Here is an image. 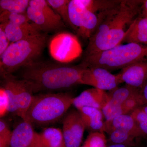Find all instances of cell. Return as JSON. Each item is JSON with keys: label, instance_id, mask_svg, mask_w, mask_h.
<instances>
[{"label": "cell", "instance_id": "cell-1", "mask_svg": "<svg viewBox=\"0 0 147 147\" xmlns=\"http://www.w3.org/2000/svg\"><path fill=\"white\" fill-rule=\"evenodd\" d=\"M143 1L122 0L115 8L98 14L100 23L89 38L84 56L108 50L120 45L129 27L139 16Z\"/></svg>", "mask_w": 147, "mask_h": 147}, {"label": "cell", "instance_id": "cell-24", "mask_svg": "<svg viewBox=\"0 0 147 147\" xmlns=\"http://www.w3.org/2000/svg\"><path fill=\"white\" fill-rule=\"evenodd\" d=\"M0 21L1 24L10 23L17 25H23L31 22L26 13H10L7 11L1 12Z\"/></svg>", "mask_w": 147, "mask_h": 147}, {"label": "cell", "instance_id": "cell-10", "mask_svg": "<svg viewBox=\"0 0 147 147\" xmlns=\"http://www.w3.org/2000/svg\"><path fill=\"white\" fill-rule=\"evenodd\" d=\"M81 84L89 85L102 90L115 89L121 84L117 75L102 68L84 69L81 75Z\"/></svg>", "mask_w": 147, "mask_h": 147}, {"label": "cell", "instance_id": "cell-2", "mask_svg": "<svg viewBox=\"0 0 147 147\" xmlns=\"http://www.w3.org/2000/svg\"><path fill=\"white\" fill-rule=\"evenodd\" d=\"M65 64L39 61L18 70V78L30 84L34 93L65 89L81 84V75L86 68L80 64L71 66Z\"/></svg>", "mask_w": 147, "mask_h": 147}, {"label": "cell", "instance_id": "cell-36", "mask_svg": "<svg viewBox=\"0 0 147 147\" xmlns=\"http://www.w3.org/2000/svg\"><path fill=\"white\" fill-rule=\"evenodd\" d=\"M59 147H66V146L65 145L64 143V142H63V143H62L60 145Z\"/></svg>", "mask_w": 147, "mask_h": 147}, {"label": "cell", "instance_id": "cell-23", "mask_svg": "<svg viewBox=\"0 0 147 147\" xmlns=\"http://www.w3.org/2000/svg\"><path fill=\"white\" fill-rule=\"evenodd\" d=\"M47 3L60 16L65 24L72 28L69 16L68 0H47Z\"/></svg>", "mask_w": 147, "mask_h": 147}, {"label": "cell", "instance_id": "cell-7", "mask_svg": "<svg viewBox=\"0 0 147 147\" xmlns=\"http://www.w3.org/2000/svg\"><path fill=\"white\" fill-rule=\"evenodd\" d=\"M27 16L43 32L57 31L65 27L60 16L45 0H31L26 11Z\"/></svg>", "mask_w": 147, "mask_h": 147}, {"label": "cell", "instance_id": "cell-9", "mask_svg": "<svg viewBox=\"0 0 147 147\" xmlns=\"http://www.w3.org/2000/svg\"><path fill=\"white\" fill-rule=\"evenodd\" d=\"M68 10L72 28L79 36L89 39L100 23L98 15L87 9L78 0L70 1Z\"/></svg>", "mask_w": 147, "mask_h": 147}, {"label": "cell", "instance_id": "cell-33", "mask_svg": "<svg viewBox=\"0 0 147 147\" xmlns=\"http://www.w3.org/2000/svg\"><path fill=\"white\" fill-rule=\"evenodd\" d=\"M142 111L147 115V103L139 108Z\"/></svg>", "mask_w": 147, "mask_h": 147}, {"label": "cell", "instance_id": "cell-3", "mask_svg": "<svg viewBox=\"0 0 147 147\" xmlns=\"http://www.w3.org/2000/svg\"><path fill=\"white\" fill-rule=\"evenodd\" d=\"M48 41L47 33L41 32L11 42L0 56L1 76L11 74L40 61Z\"/></svg>", "mask_w": 147, "mask_h": 147}, {"label": "cell", "instance_id": "cell-37", "mask_svg": "<svg viewBox=\"0 0 147 147\" xmlns=\"http://www.w3.org/2000/svg\"></svg>", "mask_w": 147, "mask_h": 147}, {"label": "cell", "instance_id": "cell-14", "mask_svg": "<svg viewBox=\"0 0 147 147\" xmlns=\"http://www.w3.org/2000/svg\"><path fill=\"white\" fill-rule=\"evenodd\" d=\"M120 83L141 90L147 82V62L133 64L117 74Z\"/></svg>", "mask_w": 147, "mask_h": 147}, {"label": "cell", "instance_id": "cell-32", "mask_svg": "<svg viewBox=\"0 0 147 147\" xmlns=\"http://www.w3.org/2000/svg\"><path fill=\"white\" fill-rule=\"evenodd\" d=\"M128 146H126V145L123 144H111L110 146H107V147H129Z\"/></svg>", "mask_w": 147, "mask_h": 147}, {"label": "cell", "instance_id": "cell-4", "mask_svg": "<svg viewBox=\"0 0 147 147\" xmlns=\"http://www.w3.org/2000/svg\"><path fill=\"white\" fill-rule=\"evenodd\" d=\"M142 62H147V45L127 43L84 56L80 64L84 68L100 67L110 71Z\"/></svg>", "mask_w": 147, "mask_h": 147}, {"label": "cell", "instance_id": "cell-34", "mask_svg": "<svg viewBox=\"0 0 147 147\" xmlns=\"http://www.w3.org/2000/svg\"><path fill=\"white\" fill-rule=\"evenodd\" d=\"M82 147H89V143L88 142V140H86V142L84 143V145H83Z\"/></svg>", "mask_w": 147, "mask_h": 147}, {"label": "cell", "instance_id": "cell-25", "mask_svg": "<svg viewBox=\"0 0 147 147\" xmlns=\"http://www.w3.org/2000/svg\"><path fill=\"white\" fill-rule=\"evenodd\" d=\"M141 131L147 138V115L140 109L137 108L130 113Z\"/></svg>", "mask_w": 147, "mask_h": 147}, {"label": "cell", "instance_id": "cell-27", "mask_svg": "<svg viewBox=\"0 0 147 147\" xmlns=\"http://www.w3.org/2000/svg\"><path fill=\"white\" fill-rule=\"evenodd\" d=\"M9 100L4 89L1 87L0 89V116L1 117L8 113Z\"/></svg>", "mask_w": 147, "mask_h": 147}, {"label": "cell", "instance_id": "cell-30", "mask_svg": "<svg viewBox=\"0 0 147 147\" xmlns=\"http://www.w3.org/2000/svg\"><path fill=\"white\" fill-rule=\"evenodd\" d=\"M141 94L146 104L147 103V82L141 90Z\"/></svg>", "mask_w": 147, "mask_h": 147}, {"label": "cell", "instance_id": "cell-16", "mask_svg": "<svg viewBox=\"0 0 147 147\" xmlns=\"http://www.w3.org/2000/svg\"><path fill=\"white\" fill-rule=\"evenodd\" d=\"M0 26L4 29L7 38L11 42H17L43 32L37 26L32 22L21 25L10 23L1 24Z\"/></svg>", "mask_w": 147, "mask_h": 147}, {"label": "cell", "instance_id": "cell-13", "mask_svg": "<svg viewBox=\"0 0 147 147\" xmlns=\"http://www.w3.org/2000/svg\"><path fill=\"white\" fill-rule=\"evenodd\" d=\"M140 90L128 85L115 89L110 95V100L102 110L106 121L123 115L122 107L125 101L137 90Z\"/></svg>", "mask_w": 147, "mask_h": 147}, {"label": "cell", "instance_id": "cell-29", "mask_svg": "<svg viewBox=\"0 0 147 147\" xmlns=\"http://www.w3.org/2000/svg\"><path fill=\"white\" fill-rule=\"evenodd\" d=\"M11 132L0 134V147H10Z\"/></svg>", "mask_w": 147, "mask_h": 147}, {"label": "cell", "instance_id": "cell-6", "mask_svg": "<svg viewBox=\"0 0 147 147\" xmlns=\"http://www.w3.org/2000/svg\"><path fill=\"white\" fill-rule=\"evenodd\" d=\"M100 132H106L112 144L134 146V140L145 137L130 115H122L105 121Z\"/></svg>", "mask_w": 147, "mask_h": 147}, {"label": "cell", "instance_id": "cell-11", "mask_svg": "<svg viewBox=\"0 0 147 147\" xmlns=\"http://www.w3.org/2000/svg\"><path fill=\"white\" fill-rule=\"evenodd\" d=\"M86 128L79 111H70L63 121V135L66 146L79 147Z\"/></svg>", "mask_w": 147, "mask_h": 147}, {"label": "cell", "instance_id": "cell-12", "mask_svg": "<svg viewBox=\"0 0 147 147\" xmlns=\"http://www.w3.org/2000/svg\"><path fill=\"white\" fill-rule=\"evenodd\" d=\"M39 142V134L27 121L23 120L11 132L10 147H38Z\"/></svg>", "mask_w": 147, "mask_h": 147}, {"label": "cell", "instance_id": "cell-21", "mask_svg": "<svg viewBox=\"0 0 147 147\" xmlns=\"http://www.w3.org/2000/svg\"><path fill=\"white\" fill-rule=\"evenodd\" d=\"M88 10L96 14L111 10L119 4L121 0H78Z\"/></svg>", "mask_w": 147, "mask_h": 147}, {"label": "cell", "instance_id": "cell-20", "mask_svg": "<svg viewBox=\"0 0 147 147\" xmlns=\"http://www.w3.org/2000/svg\"><path fill=\"white\" fill-rule=\"evenodd\" d=\"M63 141V132L60 129L49 127L39 133L38 147H59Z\"/></svg>", "mask_w": 147, "mask_h": 147}, {"label": "cell", "instance_id": "cell-19", "mask_svg": "<svg viewBox=\"0 0 147 147\" xmlns=\"http://www.w3.org/2000/svg\"><path fill=\"white\" fill-rule=\"evenodd\" d=\"M78 110L86 128L92 132L101 131L104 122L102 110L87 106L79 108Z\"/></svg>", "mask_w": 147, "mask_h": 147}, {"label": "cell", "instance_id": "cell-8", "mask_svg": "<svg viewBox=\"0 0 147 147\" xmlns=\"http://www.w3.org/2000/svg\"><path fill=\"white\" fill-rule=\"evenodd\" d=\"M50 55L59 62L67 63L80 57L82 49L78 38L66 32L55 35L49 42Z\"/></svg>", "mask_w": 147, "mask_h": 147}, {"label": "cell", "instance_id": "cell-35", "mask_svg": "<svg viewBox=\"0 0 147 147\" xmlns=\"http://www.w3.org/2000/svg\"><path fill=\"white\" fill-rule=\"evenodd\" d=\"M137 147H147V142L146 144L138 145Z\"/></svg>", "mask_w": 147, "mask_h": 147}, {"label": "cell", "instance_id": "cell-18", "mask_svg": "<svg viewBox=\"0 0 147 147\" xmlns=\"http://www.w3.org/2000/svg\"><path fill=\"white\" fill-rule=\"evenodd\" d=\"M14 80L18 98L17 116L23 120L31 104L34 95L31 87L28 82L16 76Z\"/></svg>", "mask_w": 147, "mask_h": 147}, {"label": "cell", "instance_id": "cell-26", "mask_svg": "<svg viewBox=\"0 0 147 147\" xmlns=\"http://www.w3.org/2000/svg\"><path fill=\"white\" fill-rule=\"evenodd\" d=\"M86 140L88 142L89 147H107L106 138L103 132H92Z\"/></svg>", "mask_w": 147, "mask_h": 147}, {"label": "cell", "instance_id": "cell-5", "mask_svg": "<svg viewBox=\"0 0 147 147\" xmlns=\"http://www.w3.org/2000/svg\"><path fill=\"white\" fill-rule=\"evenodd\" d=\"M74 97L67 93L34 96L23 120L32 125H45L60 119L73 104Z\"/></svg>", "mask_w": 147, "mask_h": 147}, {"label": "cell", "instance_id": "cell-31", "mask_svg": "<svg viewBox=\"0 0 147 147\" xmlns=\"http://www.w3.org/2000/svg\"><path fill=\"white\" fill-rule=\"evenodd\" d=\"M142 9L143 11V15L147 17V0L143 1Z\"/></svg>", "mask_w": 147, "mask_h": 147}, {"label": "cell", "instance_id": "cell-22", "mask_svg": "<svg viewBox=\"0 0 147 147\" xmlns=\"http://www.w3.org/2000/svg\"><path fill=\"white\" fill-rule=\"evenodd\" d=\"M30 1L29 0H1V12L7 11L10 13H26Z\"/></svg>", "mask_w": 147, "mask_h": 147}, {"label": "cell", "instance_id": "cell-28", "mask_svg": "<svg viewBox=\"0 0 147 147\" xmlns=\"http://www.w3.org/2000/svg\"><path fill=\"white\" fill-rule=\"evenodd\" d=\"M9 42L10 41L7 38L4 29L0 26V56L5 52L10 45Z\"/></svg>", "mask_w": 147, "mask_h": 147}, {"label": "cell", "instance_id": "cell-15", "mask_svg": "<svg viewBox=\"0 0 147 147\" xmlns=\"http://www.w3.org/2000/svg\"><path fill=\"white\" fill-rule=\"evenodd\" d=\"M110 95L104 90L96 88L84 91L74 97L73 104L77 109L83 107H92L102 110L110 100Z\"/></svg>", "mask_w": 147, "mask_h": 147}, {"label": "cell", "instance_id": "cell-17", "mask_svg": "<svg viewBox=\"0 0 147 147\" xmlns=\"http://www.w3.org/2000/svg\"><path fill=\"white\" fill-rule=\"evenodd\" d=\"M123 42L147 45V17L143 15L134 20L127 30Z\"/></svg>", "mask_w": 147, "mask_h": 147}]
</instances>
